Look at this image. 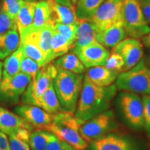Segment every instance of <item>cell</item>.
Masks as SVG:
<instances>
[{"instance_id":"27","label":"cell","mask_w":150,"mask_h":150,"mask_svg":"<svg viewBox=\"0 0 150 150\" xmlns=\"http://www.w3.org/2000/svg\"><path fill=\"white\" fill-rule=\"evenodd\" d=\"M74 47V43L57 32H54L51 42V59L56 58L68 53Z\"/></svg>"},{"instance_id":"30","label":"cell","mask_w":150,"mask_h":150,"mask_svg":"<svg viewBox=\"0 0 150 150\" xmlns=\"http://www.w3.org/2000/svg\"><path fill=\"white\" fill-rule=\"evenodd\" d=\"M56 32L60 33L68 39L71 42L74 43L76 39V31H77V24H67L55 23L54 25Z\"/></svg>"},{"instance_id":"43","label":"cell","mask_w":150,"mask_h":150,"mask_svg":"<svg viewBox=\"0 0 150 150\" xmlns=\"http://www.w3.org/2000/svg\"><path fill=\"white\" fill-rule=\"evenodd\" d=\"M3 63L0 61V81L1 80V77H2V75H3Z\"/></svg>"},{"instance_id":"24","label":"cell","mask_w":150,"mask_h":150,"mask_svg":"<svg viewBox=\"0 0 150 150\" xmlns=\"http://www.w3.org/2000/svg\"><path fill=\"white\" fill-rule=\"evenodd\" d=\"M56 67L62 68L75 74H83L86 72V67L80 61L79 57L73 52L67 53L60 56L54 61Z\"/></svg>"},{"instance_id":"26","label":"cell","mask_w":150,"mask_h":150,"mask_svg":"<svg viewBox=\"0 0 150 150\" xmlns=\"http://www.w3.org/2000/svg\"><path fill=\"white\" fill-rule=\"evenodd\" d=\"M24 55L23 50L19 47L16 51L6 59L3 64V78L12 77L20 72V64Z\"/></svg>"},{"instance_id":"29","label":"cell","mask_w":150,"mask_h":150,"mask_svg":"<svg viewBox=\"0 0 150 150\" xmlns=\"http://www.w3.org/2000/svg\"><path fill=\"white\" fill-rule=\"evenodd\" d=\"M51 132L42 129H36L31 133L29 145L31 150H45Z\"/></svg>"},{"instance_id":"13","label":"cell","mask_w":150,"mask_h":150,"mask_svg":"<svg viewBox=\"0 0 150 150\" xmlns=\"http://www.w3.org/2000/svg\"><path fill=\"white\" fill-rule=\"evenodd\" d=\"M72 51L78 56L86 68L105 65L110 54L107 49L97 41L86 46L74 47Z\"/></svg>"},{"instance_id":"31","label":"cell","mask_w":150,"mask_h":150,"mask_svg":"<svg viewBox=\"0 0 150 150\" xmlns=\"http://www.w3.org/2000/svg\"><path fill=\"white\" fill-rule=\"evenodd\" d=\"M41 66L36 61L31 58L24 55L20 64V72L29 74L33 78L40 69Z\"/></svg>"},{"instance_id":"47","label":"cell","mask_w":150,"mask_h":150,"mask_svg":"<svg viewBox=\"0 0 150 150\" xmlns=\"http://www.w3.org/2000/svg\"><path fill=\"white\" fill-rule=\"evenodd\" d=\"M24 1H36V0H24Z\"/></svg>"},{"instance_id":"39","label":"cell","mask_w":150,"mask_h":150,"mask_svg":"<svg viewBox=\"0 0 150 150\" xmlns=\"http://www.w3.org/2000/svg\"><path fill=\"white\" fill-rule=\"evenodd\" d=\"M0 150H11L7 135L0 131Z\"/></svg>"},{"instance_id":"7","label":"cell","mask_w":150,"mask_h":150,"mask_svg":"<svg viewBox=\"0 0 150 150\" xmlns=\"http://www.w3.org/2000/svg\"><path fill=\"white\" fill-rule=\"evenodd\" d=\"M118 128V121L112 109L94 116L84 122L81 127V133L88 143L109 133L114 132Z\"/></svg>"},{"instance_id":"44","label":"cell","mask_w":150,"mask_h":150,"mask_svg":"<svg viewBox=\"0 0 150 150\" xmlns=\"http://www.w3.org/2000/svg\"><path fill=\"white\" fill-rule=\"evenodd\" d=\"M65 150H76L74 148H73L72 146H70V145H68V144L66 143L65 144Z\"/></svg>"},{"instance_id":"42","label":"cell","mask_w":150,"mask_h":150,"mask_svg":"<svg viewBox=\"0 0 150 150\" xmlns=\"http://www.w3.org/2000/svg\"><path fill=\"white\" fill-rule=\"evenodd\" d=\"M145 59V61L146 62V63L150 66V49H149V51L148 52V55L147 56V59Z\"/></svg>"},{"instance_id":"20","label":"cell","mask_w":150,"mask_h":150,"mask_svg":"<svg viewBox=\"0 0 150 150\" xmlns=\"http://www.w3.org/2000/svg\"><path fill=\"white\" fill-rule=\"evenodd\" d=\"M20 38L18 29L0 35V59H4L13 53L20 47Z\"/></svg>"},{"instance_id":"17","label":"cell","mask_w":150,"mask_h":150,"mask_svg":"<svg viewBox=\"0 0 150 150\" xmlns=\"http://www.w3.org/2000/svg\"><path fill=\"white\" fill-rule=\"evenodd\" d=\"M47 1L50 5L51 20L54 24H77L78 18L75 13V8L60 4L55 0Z\"/></svg>"},{"instance_id":"40","label":"cell","mask_w":150,"mask_h":150,"mask_svg":"<svg viewBox=\"0 0 150 150\" xmlns=\"http://www.w3.org/2000/svg\"><path fill=\"white\" fill-rule=\"evenodd\" d=\"M141 42L146 48L150 49V32L141 38Z\"/></svg>"},{"instance_id":"14","label":"cell","mask_w":150,"mask_h":150,"mask_svg":"<svg viewBox=\"0 0 150 150\" xmlns=\"http://www.w3.org/2000/svg\"><path fill=\"white\" fill-rule=\"evenodd\" d=\"M14 111L33 128L42 130H45L47 127L51 123L53 115L39 106L27 104L16 106Z\"/></svg>"},{"instance_id":"41","label":"cell","mask_w":150,"mask_h":150,"mask_svg":"<svg viewBox=\"0 0 150 150\" xmlns=\"http://www.w3.org/2000/svg\"><path fill=\"white\" fill-rule=\"evenodd\" d=\"M57 3L60 4L61 5H64V6H67L70 7V8H74V6L72 5V1L71 0H55Z\"/></svg>"},{"instance_id":"23","label":"cell","mask_w":150,"mask_h":150,"mask_svg":"<svg viewBox=\"0 0 150 150\" xmlns=\"http://www.w3.org/2000/svg\"><path fill=\"white\" fill-rule=\"evenodd\" d=\"M37 106H39L52 115L63 110L54 90L53 83L49 86L39 99Z\"/></svg>"},{"instance_id":"6","label":"cell","mask_w":150,"mask_h":150,"mask_svg":"<svg viewBox=\"0 0 150 150\" xmlns=\"http://www.w3.org/2000/svg\"><path fill=\"white\" fill-rule=\"evenodd\" d=\"M121 16L127 36L138 39L150 32V27L142 13L139 0H123Z\"/></svg>"},{"instance_id":"12","label":"cell","mask_w":150,"mask_h":150,"mask_svg":"<svg viewBox=\"0 0 150 150\" xmlns=\"http://www.w3.org/2000/svg\"><path fill=\"white\" fill-rule=\"evenodd\" d=\"M112 52L120 54L125 62L123 72L130 70L144 57V49L138 38L127 37L112 48Z\"/></svg>"},{"instance_id":"32","label":"cell","mask_w":150,"mask_h":150,"mask_svg":"<svg viewBox=\"0 0 150 150\" xmlns=\"http://www.w3.org/2000/svg\"><path fill=\"white\" fill-rule=\"evenodd\" d=\"M24 0H2V11L13 20H16L19 11Z\"/></svg>"},{"instance_id":"5","label":"cell","mask_w":150,"mask_h":150,"mask_svg":"<svg viewBox=\"0 0 150 150\" xmlns=\"http://www.w3.org/2000/svg\"><path fill=\"white\" fill-rule=\"evenodd\" d=\"M117 90L138 95H150V66L144 58L130 70L118 74L115 81Z\"/></svg>"},{"instance_id":"45","label":"cell","mask_w":150,"mask_h":150,"mask_svg":"<svg viewBox=\"0 0 150 150\" xmlns=\"http://www.w3.org/2000/svg\"><path fill=\"white\" fill-rule=\"evenodd\" d=\"M71 1H72V5L74 6V8H75V6H76V3L78 2V1H79V0H71Z\"/></svg>"},{"instance_id":"18","label":"cell","mask_w":150,"mask_h":150,"mask_svg":"<svg viewBox=\"0 0 150 150\" xmlns=\"http://www.w3.org/2000/svg\"><path fill=\"white\" fill-rule=\"evenodd\" d=\"M119 74L107 68L105 65H99L90 67L85 76L95 85L106 87L115 82Z\"/></svg>"},{"instance_id":"22","label":"cell","mask_w":150,"mask_h":150,"mask_svg":"<svg viewBox=\"0 0 150 150\" xmlns=\"http://www.w3.org/2000/svg\"><path fill=\"white\" fill-rule=\"evenodd\" d=\"M54 23L52 21L38 30V44L41 51L45 56V65L49 64L52 61L51 59V42L54 33Z\"/></svg>"},{"instance_id":"38","label":"cell","mask_w":150,"mask_h":150,"mask_svg":"<svg viewBox=\"0 0 150 150\" xmlns=\"http://www.w3.org/2000/svg\"><path fill=\"white\" fill-rule=\"evenodd\" d=\"M139 2L146 21L150 25V0H139Z\"/></svg>"},{"instance_id":"10","label":"cell","mask_w":150,"mask_h":150,"mask_svg":"<svg viewBox=\"0 0 150 150\" xmlns=\"http://www.w3.org/2000/svg\"><path fill=\"white\" fill-rule=\"evenodd\" d=\"M32 78L29 74L20 72L8 78H2L0 81V102L14 104L27 89Z\"/></svg>"},{"instance_id":"9","label":"cell","mask_w":150,"mask_h":150,"mask_svg":"<svg viewBox=\"0 0 150 150\" xmlns=\"http://www.w3.org/2000/svg\"><path fill=\"white\" fill-rule=\"evenodd\" d=\"M57 67L54 63H50L41 67L22 94V102L37 106L39 99L44 92L53 83V80L57 74Z\"/></svg>"},{"instance_id":"2","label":"cell","mask_w":150,"mask_h":150,"mask_svg":"<svg viewBox=\"0 0 150 150\" xmlns=\"http://www.w3.org/2000/svg\"><path fill=\"white\" fill-rule=\"evenodd\" d=\"M83 122L74 112L63 110L52 115L51 123L45 130L56 135L75 149L86 150L89 143L81 133V127Z\"/></svg>"},{"instance_id":"28","label":"cell","mask_w":150,"mask_h":150,"mask_svg":"<svg viewBox=\"0 0 150 150\" xmlns=\"http://www.w3.org/2000/svg\"><path fill=\"white\" fill-rule=\"evenodd\" d=\"M105 0H79L75 6L76 17L80 19H91Z\"/></svg>"},{"instance_id":"46","label":"cell","mask_w":150,"mask_h":150,"mask_svg":"<svg viewBox=\"0 0 150 150\" xmlns=\"http://www.w3.org/2000/svg\"><path fill=\"white\" fill-rule=\"evenodd\" d=\"M2 11V0H0V14Z\"/></svg>"},{"instance_id":"34","label":"cell","mask_w":150,"mask_h":150,"mask_svg":"<svg viewBox=\"0 0 150 150\" xmlns=\"http://www.w3.org/2000/svg\"><path fill=\"white\" fill-rule=\"evenodd\" d=\"M144 128L147 138L150 140V95H142Z\"/></svg>"},{"instance_id":"11","label":"cell","mask_w":150,"mask_h":150,"mask_svg":"<svg viewBox=\"0 0 150 150\" xmlns=\"http://www.w3.org/2000/svg\"><path fill=\"white\" fill-rule=\"evenodd\" d=\"M122 3L123 0H105L100 5L91 18L97 31L122 22Z\"/></svg>"},{"instance_id":"4","label":"cell","mask_w":150,"mask_h":150,"mask_svg":"<svg viewBox=\"0 0 150 150\" xmlns=\"http://www.w3.org/2000/svg\"><path fill=\"white\" fill-rule=\"evenodd\" d=\"M117 115L126 126L136 131L144 128L143 103L138 94L121 91L115 98Z\"/></svg>"},{"instance_id":"15","label":"cell","mask_w":150,"mask_h":150,"mask_svg":"<svg viewBox=\"0 0 150 150\" xmlns=\"http://www.w3.org/2000/svg\"><path fill=\"white\" fill-rule=\"evenodd\" d=\"M21 128L33 129V127L20 116L0 106V131L9 136Z\"/></svg>"},{"instance_id":"8","label":"cell","mask_w":150,"mask_h":150,"mask_svg":"<svg viewBox=\"0 0 150 150\" xmlns=\"http://www.w3.org/2000/svg\"><path fill=\"white\" fill-rule=\"evenodd\" d=\"M92 150H147L145 141L130 135L111 132L90 142Z\"/></svg>"},{"instance_id":"19","label":"cell","mask_w":150,"mask_h":150,"mask_svg":"<svg viewBox=\"0 0 150 150\" xmlns=\"http://www.w3.org/2000/svg\"><path fill=\"white\" fill-rule=\"evenodd\" d=\"M97 33L96 28L91 19L78 18L76 39L74 47H80L96 42Z\"/></svg>"},{"instance_id":"21","label":"cell","mask_w":150,"mask_h":150,"mask_svg":"<svg viewBox=\"0 0 150 150\" xmlns=\"http://www.w3.org/2000/svg\"><path fill=\"white\" fill-rule=\"evenodd\" d=\"M36 1H24L16 18L19 34L31 27L34 18Z\"/></svg>"},{"instance_id":"48","label":"cell","mask_w":150,"mask_h":150,"mask_svg":"<svg viewBox=\"0 0 150 150\" xmlns=\"http://www.w3.org/2000/svg\"><path fill=\"white\" fill-rule=\"evenodd\" d=\"M91 150H92V149H91Z\"/></svg>"},{"instance_id":"1","label":"cell","mask_w":150,"mask_h":150,"mask_svg":"<svg viewBox=\"0 0 150 150\" xmlns=\"http://www.w3.org/2000/svg\"><path fill=\"white\" fill-rule=\"evenodd\" d=\"M117 91L115 84L102 87L95 85L84 76L74 115L86 122L110 109Z\"/></svg>"},{"instance_id":"33","label":"cell","mask_w":150,"mask_h":150,"mask_svg":"<svg viewBox=\"0 0 150 150\" xmlns=\"http://www.w3.org/2000/svg\"><path fill=\"white\" fill-rule=\"evenodd\" d=\"M105 66L112 71L120 73L123 72L125 62H124L122 57L120 54L112 52V53L110 54L108 56Z\"/></svg>"},{"instance_id":"36","label":"cell","mask_w":150,"mask_h":150,"mask_svg":"<svg viewBox=\"0 0 150 150\" xmlns=\"http://www.w3.org/2000/svg\"><path fill=\"white\" fill-rule=\"evenodd\" d=\"M8 140L11 150H31L29 142L18 138L16 135H9Z\"/></svg>"},{"instance_id":"16","label":"cell","mask_w":150,"mask_h":150,"mask_svg":"<svg viewBox=\"0 0 150 150\" xmlns=\"http://www.w3.org/2000/svg\"><path fill=\"white\" fill-rule=\"evenodd\" d=\"M127 37L122 22L112 24L106 29L97 31V42L106 49L113 48L116 45Z\"/></svg>"},{"instance_id":"25","label":"cell","mask_w":150,"mask_h":150,"mask_svg":"<svg viewBox=\"0 0 150 150\" xmlns=\"http://www.w3.org/2000/svg\"><path fill=\"white\" fill-rule=\"evenodd\" d=\"M51 21V13L48 1L47 0H40L36 2L33 24L27 29L38 31Z\"/></svg>"},{"instance_id":"37","label":"cell","mask_w":150,"mask_h":150,"mask_svg":"<svg viewBox=\"0 0 150 150\" xmlns=\"http://www.w3.org/2000/svg\"><path fill=\"white\" fill-rule=\"evenodd\" d=\"M66 142L51 133L45 150H65Z\"/></svg>"},{"instance_id":"3","label":"cell","mask_w":150,"mask_h":150,"mask_svg":"<svg viewBox=\"0 0 150 150\" xmlns=\"http://www.w3.org/2000/svg\"><path fill=\"white\" fill-rule=\"evenodd\" d=\"M53 86L63 110L74 112L76 110L83 81V74H75L57 67Z\"/></svg>"},{"instance_id":"35","label":"cell","mask_w":150,"mask_h":150,"mask_svg":"<svg viewBox=\"0 0 150 150\" xmlns=\"http://www.w3.org/2000/svg\"><path fill=\"white\" fill-rule=\"evenodd\" d=\"M15 29H18L16 20L10 18L6 13L1 11L0 14V35Z\"/></svg>"}]
</instances>
